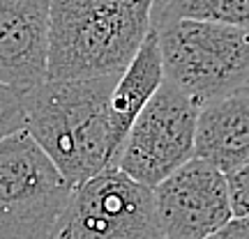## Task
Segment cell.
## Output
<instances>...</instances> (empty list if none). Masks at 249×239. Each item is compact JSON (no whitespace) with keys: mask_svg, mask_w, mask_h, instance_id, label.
Wrapping results in <instances>:
<instances>
[{"mask_svg":"<svg viewBox=\"0 0 249 239\" xmlns=\"http://www.w3.org/2000/svg\"><path fill=\"white\" fill-rule=\"evenodd\" d=\"M116 80L118 76L46 79L23 92V129L71 186L116 166L120 150L108 111Z\"/></svg>","mask_w":249,"mask_h":239,"instance_id":"obj_1","label":"cell"},{"mask_svg":"<svg viewBox=\"0 0 249 239\" xmlns=\"http://www.w3.org/2000/svg\"><path fill=\"white\" fill-rule=\"evenodd\" d=\"M155 0H49L46 79L120 76L152 28Z\"/></svg>","mask_w":249,"mask_h":239,"instance_id":"obj_2","label":"cell"},{"mask_svg":"<svg viewBox=\"0 0 249 239\" xmlns=\"http://www.w3.org/2000/svg\"><path fill=\"white\" fill-rule=\"evenodd\" d=\"M164 79L198 106L249 85V30L196 18L155 23Z\"/></svg>","mask_w":249,"mask_h":239,"instance_id":"obj_3","label":"cell"},{"mask_svg":"<svg viewBox=\"0 0 249 239\" xmlns=\"http://www.w3.org/2000/svg\"><path fill=\"white\" fill-rule=\"evenodd\" d=\"M74 186L26 129L0 141V239H49Z\"/></svg>","mask_w":249,"mask_h":239,"instance_id":"obj_4","label":"cell"},{"mask_svg":"<svg viewBox=\"0 0 249 239\" xmlns=\"http://www.w3.org/2000/svg\"><path fill=\"white\" fill-rule=\"evenodd\" d=\"M51 237L164 239V232L152 189L113 166L71 189Z\"/></svg>","mask_w":249,"mask_h":239,"instance_id":"obj_5","label":"cell"},{"mask_svg":"<svg viewBox=\"0 0 249 239\" xmlns=\"http://www.w3.org/2000/svg\"><path fill=\"white\" fill-rule=\"evenodd\" d=\"M198 104L164 79L132 122L116 168L145 186L160 184L194 157Z\"/></svg>","mask_w":249,"mask_h":239,"instance_id":"obj_6","label":"cell"},{"mask_svg":"<svg viewBox=\"0 0 249 239\" xmlns=\"http://www.w3.org/2000/svg\"><path fill=\"white\" fill-rule=\"evenodd\" d=\"M152 195L166 239H205L233 216L226 175L198 157L152 186Z\"/></svg>","mask_w":249,"mask_h":239,"instance_id":"obj_7","label":"cell"},{"mask_svg":"<svg viewBox=\"0 0 249 239\" xmlns=\"http://www.w3.org/2000/svg\"><path fill=\"white\" fill-rule=\"evenodd\" d=\"M49 0H0V80L30 90L46 80Z\"/></svg>","mask_w":249,"mask_h":239,"instance_id":"obj_8","label":"cell"},{"mask_svg":"<svg viewBox=\"0 0 249 239\" xmlns=\"http://www.w3.org/2000/svg\"><path fill=\"white\" fill-rule=\"evenodd\" d=\"M194 157L213 163L224 175L249 159V85L198 108Z\"/></svg>","mask_w":249,"mask_h":239,"instance_id":"obj_9","label":"cell"},{"mask_svg":"<svg viewBox=\"0 0 249 239\" xmlns=\"http://www.w3.org/2000/svg\"><path fill=\"white\" fill-rule=\"evenodd\" d=\"M161 80H164V67H161L160 42L155 28H150L143 44L139 46V51L134 53V58L118 76L116 85L111 90L108 111H111L113 138L118 150L123 147V141L132 122L148 104V99L155 95V90L161 85Z\"/></svg>","mask_w":249,"mask_h":239,"instance_id":"obj_10","label":"cell"},{"mask_svg":"<svg viewBox=\"0 0 249 239\" xmlns=\"http://www.w3.org/2000/svg\"><path fill=\"white\" fill-rule=\"evenodd\" d=\"M169 18H196L249 30V0H155L152 26Z\"/></svg>","mask_w":249,"mask_h":239,"instance_id":"obj_11","label":"cell"},{"mask_svg":"<svg viewBox=\"0 0 249 239\" xmlns=\"http://www.w3.org/2000/svg\"><path fill=\"white\" fill-rule=\"evenodd\" d=\"M23 92L26 90L12 88L0 80V141L7 138L9 133L21 131L26 124Z\"/></svg>","mask_w":249,"mask_h":239,"instance_id":"obj_12","label":"cell"},{"mask_svg":"<svg viewBox=\"0 0 249 239\" xmlns=\"http://www.w3.org/2000/svg\"><path fill=\"white\" fill-rule=\"evenodd\" d=\"M233 216H249V159L226 175Z\"/></svg>","mask_w":249,"mask_h":239,"instance_id":"obj_13","label":"cell"},{"mask_svg":"<svg viewBox=\"0 0 249 239\" xmlns=\"http://www.w3.org/2000/svg\"><path fill=\"white\" fill-rule=\"evenodd\" d=\"M205 239H249V216H231Z\"/></svg>","mask_w":249,"mask_h":239,"instance_id":"obj_14","label":"cell"},{"mask_svg":"<svg viewBox=\"0 0 249 239\" xmlns=\"http://www.w3.org/2000/svg\"><path fill=\"white\" fill-rule=\"evenodd\" d=\"M49 239H58V237H49Z\"/></svg>","mask_w":249,"mask_h":239,"instance_id":"obj_15","label":"cell"},{"mask_svg":"<svg viewBox=\"0 0 249 239\" xmlns=\"http://www.w3.org/2000/svg\"><path fill=\"white\" fill-rule=\"evenodd\" d=\"M164 239H166V237H164Z\"/></svg>","mask_w":249,"mask_h":239,"instance_id":"obj_16","label":"cell"}]
</instances>
